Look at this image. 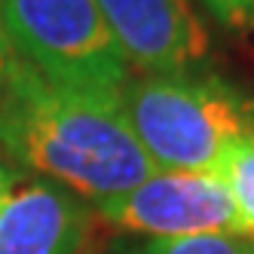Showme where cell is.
Here are the masks:
<instances>
[{"instance_id": "cell-4", "label": "cell", "mask_w": 254, "mask_h": 254, "mask_svg": "<svg viewBox=\"0 0 254 254\" xmlns=\"http://www.w3.org/2000/svg\"><path fill=\"white\" fill-rule=\"evenodd\" d=\"M111 227L144 239L239 236L248 239L224 181L211 172H153L138 187L95 205Z\"/></svg>"}, {"instance_id": "cell-12", "label": "cell", "mask_w": 254, "mask_h": 254, "mask_svg": "<svg viewBox=\"0 0 254 254\" xmlns=\"http://www.w3.org/2000/svg\"><path fill=\"white\" fill-rule=\"evenodd\" d=\"M0 166H3V156H0Z\"/></svg>"}, {"instance_id": "cell-11", "label": "cell", "mask_w": 254, "mask_h": 254, "mask_svg": "<svg viewBox=\"0 0 254 254\" xmlns=\"http://www.w3.org/2000/svg\"><path fill=\"white\" fill-rule=\"evenodd\" d=\"M248 254H254V239H251V242H248Z\"/></svg>"}, {"instance_id": "cell-8", "label": "cell", "mask_w": 254, "mask_h": 254, "mask_svg": "<svg viewBox=\"0 0 254 254\" xmlns=\"http://www.w3.org/2000/svg\"><path fill=\"white\" fill-rule=\"evenodd\" d=\"M251 239L239 236H181V239H132L117 242L111 254H248Z\"/></svg>"}, {"instance_id": "cell-7", "label": "cell", "mask_w": 254, "mask_h": 254, "mask_svg": "<svg viewBox=\"0 0 254 254\" xmlns=\"http://www.w3.org/2000/svg\"><path fill=\"white\" fill-rule=\"evenodd\" d=\"M214 175L230 190L233 205L245 227V236L254 239V129L230 144Z\"/></svg>"}, {"instance_id": "cell-9", "label": "cell", "mask_w": 254, "mask_h": 254, "mask_svg": "<svg viewBox=\"0 0 254 254\" xmlns=\"http://www.w3.org/2000/svg\"><path fill=\"white\" fill-rule=\"evenodd\" d=\"M211 19L239 37H254V0H196Z\"/></svg>"}, {"instance_id": "cell-1", "label": "cell", "mask_w": 254, "mask_h": 254, "mask_svg": "<svg viewBox=\"0 0 254 254\" xmlns=\"http://www.w3.org/2000/svg\"><path fill=\"white\" fill-rule=\"evenodd\" d=\"M0 156L92 205L156 172L117 101L56 86L22 59L0 98Z\"/></svg>"}, {"instance_id": "cell-10", "label": "cell", "mask_w": 254, "mask_h": 254, "mask_svg": "<svg viewBox=\"0 0 254 254\" xmlns=\"http://www.w3.org/2000/svg\"><path fill=\"white\" fill-rule=\"evenodd\" d=\"M15 67H19V56H15V49L6 37V31H3V22H0V98H3L6 92V86L15 74Z\"/></svg>"}, {"instance_id": "cell-6", "label": "cell", "mask_w": 254, "mask_h": 254, "mask_svg": "<svg viewBox=\"0 0 254 254\" xmlns=\"http://www.w3.org/2000/svg\"><path fill=\"white\" fill-rule=\"evenodd\" d=\"M98 9L138 74H190L208 62V31L187 0H98Z\"/></svg>"}, {"instance_id": "cell-3", "label": "cell", "mask_w": 254, "mask_h": 254, "mask_svg": "<svg viewBox=\"0 0 254 254\" xmlns=\"http://www.w3.org/2000/svg\"><path fill=\"white\" fill-rule=\"evenodd\" d=\"M0 22L15 56L56 86L117 101L132 77L98 0H0Z\"/></svg>"}, {"instance_id": "cell-5", "label": "cell", "mask_w": 254, "mask_h": 254, "mask_svg": "<svg viewBox=\"0 0 254 254\" xmlns=\"http://www.w3.org/2000/svg\"><path fill=\"white\" fill-rule=\"evenodd\" d=\"M92 202L3 159L0 254H80L92 233Z\"/></svg>"}, {"instance_id": "cell-2", "label": "cell", "mask_w": 254, "mask_h": 254, "mask_svg": "<svg viewBox=\"0 0 254 254\" xmlns=\"http://www.w3.org/2000/svg\"><path fill=\"white\" fill-rule=\"evenodd\" d=\"M120 114L159 172H217L227 147L254 129V98L211 74H138Z\"/></svg>"}]
</instances>
